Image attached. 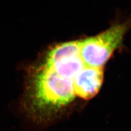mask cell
<instances>
[{
    "label": "cell",
    "mask_w": 131,
    "mask_h": 131,
    "mask_svg": "<svg viewBox=\"0 0 131 131\" xmlns=\"http://www.w3.org/2000/svg\"><path fill=\"white\" fill-rule=\"evenodd\" d=\"M131 27V15L95 36L53 44L27 69L22 107L32 121L49 125L95 97L106 64Z\"/></svg>",
    "instance_id": "1"
}]
</instances>
